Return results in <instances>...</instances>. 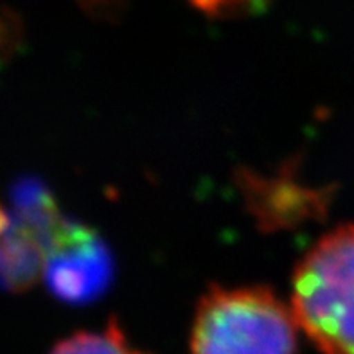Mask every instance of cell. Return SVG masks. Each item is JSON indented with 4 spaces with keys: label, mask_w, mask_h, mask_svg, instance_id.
I'll use <instances>...</instances> for the list:
<instances>
[{
    "label": "cell",
    "mask_w": 354,
    "mask_h": 354,
    "mask_svg": "<svg viewBox=\"0 0 354 354\" xmlns=\"http://www.w3.org/2000/svg\"><path fill=\"white\" fill-rule=\"evenodd\" d=\"M50 354H148L128 342L115 322L103 331H81L65 338L50 351Z\"/></svg>",
    "instance_id": "obj_4"
},
{
    "label": "cell",
    "mask_w": 354,
    "mask_h": 354,
    "mask_svg": "<svg viewBox=\"0 0 354 354\" xmlns=\"http://www.w3.org/2000/svg\"><path fill=\"white\" fill-rule=\"evenodd\" d=\"M295 317L270 288L212 286L200 299L193 354H295Z\"/></svg>",
    "instance_id": "obj_2"
},
{
    "label": "cell",
    "mask_w": 354,
    "mask_h": 354,
    "mask_svg": "<svg viewBox=\"0 0 354 354\" xmlns=\"http://www.w3.org/2000/svg\"><path fill=\"white\" fill-rule=\"evenodd\" d=\"M11 218H13V216L9 214L4 207L0 205V239H2V236H4L6 232H8L9 225H11Z\"/></svg>",
    "instance_id": "obj_5"
},
{
    "label": "cell",
    "mask_w": 354,
    "mask_h": 354,
    "mask_svg": "<svg viewBox=\"0 0 354 354\" xmlns=\"http://www.w3.org/2000/svg\"><path fill=\"white\" fill-rule=\"evenodd\" d=\"M292 313L322 354H354V223L326 234L297 265Z\"/></svg>",
    "instance_id": "obj_1"
},
{
    "label": "cell",
    "mask_w": 354,
    "mask_h": 354,
    "mask_svg": "<svg viewBox=\"0 0 354 354\" xmlns=\"http://www.w3.org/2000/svg\"><path fill=\"white\" fill-rule=\"evenodd\" d=\"M112 274V257L97 234L63 218L44 265V279L53 295L76 304L94 301L104 293Z\"/></svg>",
    "instance_id": "obj_3"
}]
</instances>
